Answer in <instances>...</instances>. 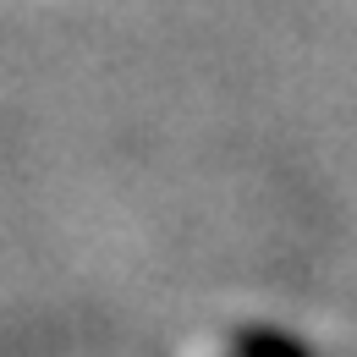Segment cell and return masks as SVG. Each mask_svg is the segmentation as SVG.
I'll list each match as a JSON object with an SVG mask.
<instances>
[{"label": "cell", "instance_id": "cell-1", "mask_svg": "<svg viewBox=\"0 0 357 357\" xmlns=\"http://www.w3.org/2000/svg\"><path fill=\"white\" fill-rule=\"evenodd\" d=\"M236 357H308V352L297 341H286V335H242Z\"/></svg>", "mask_w": 357, "mask_h": 357}]
</instances>
